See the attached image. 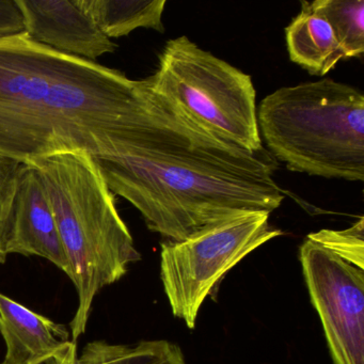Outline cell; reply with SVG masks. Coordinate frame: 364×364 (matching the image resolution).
I'll return each instance as SVG.
<instances>
[{
  "label": "cell",
  "mask_w": 364,
  "mask_h": 364,
  "mask_svg": "<svg viewBox=\"0 0 364 364\" xmlns=\"http://www.w3.org/2000/svg\"><path fill=\"white\" fill-rule=\"evenodd\" d=\"M29 165L48 191L77 291L78 308L70 323L76 342L86 331L95 296L121 280L141 255L95 157L63 153Z\"/></svg>",
  "instance_id": "obj_3"
},
{
  "label": "cell",
  "mask_w": 364,
  "mask_h": 364,
  "mask_svg": "<svg viewBox=\"0 0 364 364\" xmlns=\"http://www.w3.org/2000/svg\"><path fill=\"white\" fill-rule=\"evenodd\" d=\"M16 4L25 33L53 50L95 63L118 48L74 0H16Z\"/></svg>",
  "instance_id": "obj_8"
},
{
  "label": "cell",
  "mask_w": 364,
  "mask_h": 364,
  "mask_svg": "<svg viewBox=\"0 0 364 364\" xmlns=\"http://www.w3.org/2000/svg\"><path fill=\"white\" fill-rule=\"evenodd\" d=\"M106 37L129 36L138 28L164 33L161 21L166 0H74Z\"/></svg>",
  "instance_id": "obj_12"
},
{
  "label": "cell",
  "mask_w": 364,
  "mask_h": 364,
  "mask_svg": "<svg viewBox=\"0 0 364 364\" xmlns=\"http://www.w3.org/2000/svg\"><path fill=\"white\" fill-rule=\"evenodd\" d=\"M22 12L16 0H0V38L24 33Z\"/></svg>",
  "instance_id": "obj_17"
},
{
  "label": "cell",
  "mask_w": 364,
  "mask_h": 364,
  "mask_svg": "<svg viewBox=\"0 0 364 364\" xmlns=\"http://www.w3.org/2000/svg\"><path fill=\"white\" fill-rule=\"evenodd\" d=\"M95 159L110 191L170 242L242 213L274 212L284 200L279 161L265 146L249 151L208 133L148 78L127 153Z\"/></svg>",
  "instance_id": "obj_1"
},
{
  "label": "cell",
  "mask_w": 364,
  "mask_h": 364,
  "mask_svg": "<svg viewBox=\"0 0 364 364\" xmlns=\"http://www.w3.org/2000/svg\"><path fill=\"white\" fill-rule=\"evenodd\" d=\"M267 150L291 171L364 181V95L323 78L282 87L257 112Z\"/></svg>",
  "instance_id": "obj_4"
},
{
  "label": "cell",
  "mask_w": 364,
  "mask_h": 364,
  "mask_svg": "<svg viewBox=\"0 0 364 364\" xmlns=\"http://www.w3.org/2000/svg\"><path fill=\"white\" fill-rule=\"evenodd\" d=\"M270 213L246 212L210 225L182 242L161 244V278L174 316L195 329L200 308L234 266L282 235Z\"/></svg>",
  "instance_id": "obj_6"
},
{
  "label": "cell",
  "mask_w": 364,
  "mask_h": 364,
  "mask_svg": "<svg viewBox=\"0 0 364 364\" xmlns=\"http://www.w3.org/2000/svg\"><path fill=\"white\" fill-rule=\"evenodd\" d=\"M289 59L311 75L325 76L344 58L331 27L310 1L285 28Z\"/></svg>",
  "instance_id": "obj_11"
},
{
  "label": "cell",
  "mask_w": 364,
  "mask_h": 364,
  "mask_svg": "<svg viewBox=\"0 0 364 364\" xmlns=\"http://www.w3.org/2000/svg\"><path fill=\"white\" fill-rule=\"evenodd\" d=\"M48 364H186L178 345L166 340L141 341L136 345H114L95 341L78 357L77 349Z\"/></svg>",
  "instance_id": "obj_13"
},
{
  "label": "cell",
  "mask_w": 364,
  "mask_h": 364,
  "mask_svg": "<svg viewBox=\"0 0 364 364\" xmlns=\"http://www.w3.org/2000/svg\"><path fill=\"white\" fill-rule=\"evenodd\" d=\"M7 253L44 257L71 276L48 191L31 165L21 166Z\"/></svg>",
  "instance_id": "obj_9"
},
{
  "label": "cell",
  "mask_w": 364,
  "mask_h": 364,
  "mask_svg": "<svg viewBox=\"0 0 364 364\" xmlns=\"http://www.w3.org/2000/svg\"><path fill=\"white\" fill-rule=\"evenodd\" d=\"M308 240L329 249L345 261L364 269V218L342 231L323 229L308 235Z\"/></svg>",
  "instance_id": "obj_15"
},
{
  "label": "cell",
  "mask_w": 364,
  "mask_h": 364,
  "mask_svg": "<svg viewBox=\"0 0 364 364\" xmlns=\"http://www.w3.org/2000/svg\"><path fill=\"white\" fill-rule=\"evenodd\" d=\"M310 4L331 27L344 58L362 57L364 53V0H315Z\"/></svg>",
  "instance_id": "obj_14"
},
{
  "label": "cell",
  "mask_w": 364,
  "mask_h": 364,
  "mask_svg": "<svg viewBox=\"0 0 364 364\" xmlns=\"http://www.w3.org/2000/svg\"><path fill=\"white\" fill-rule=\"evenodd\" d=\"M22 164L0 159V263L7 259V245L14 219V200Z\"/></svg>",
  "instance_id": "obj_16"
},
{
  "label": "cell",
  "mask_w": 364,
  "mask_h": 364,
  "mask_svg": "<svg viewBox=\"0 0 364 364\" xmlns=\"http://www.w3.org/2000/svg\"><path fill=\"white\" fill-rule=\"evenodd\" d=\"M142 80L63 54L26 33L0 38V159L127 152Z\"/></svg>",
  "instance_id": "obj_2"
},
{
  "label": "cell",
  "mask_w": 364,
  "mask_h": 364,
  "mask_svg": "<svg viewBox=\"0 0 364 364\" xmlns=\"http://www.w3.org/2000/svg\"><path fill=\"white\" fill-rule=\"evenodd\" d=\"M148 80L155 92L208 133L246 150L264 148L250 76L185 36L166 43Z\"/></svg>",
  "instance_id": "obj_5"
},
{
  "label": "cell",
  "mask_w": 364,
  "mask_h": 364,
  "mask_svg": "<svg viewBox=\"0 0 364 364\" xmlns=\"http://www.w3.org/2000/svg\"><path fill=\"white\" fill-rule=\"evenodd\" d=\"M0 333L7 346L3 364H48L77 349L65 325L0 293Z\"/></svg>",
  "instance_id": "obj_10"
},
{
  "label": "cell",
  "mask_w": 364,
  "mask_h": 364,
  "mask_svg": "<svg viewBox=\"0 0 364 364\" xmlns=\"http://www.w3.org/2000/svg\"><path fill=\"white\" fill-rule=\"evenodd\" d=\"M299 259L332 364H364V269L308 238Z\"/></svg>",
  "instance_id": "obj_7"
},
{
  "label": "cell",
  "mask_w": 364,
  "mask_h": 364,
  "mask_svg": "<svg viewBox=\"0 0 364 364\" xmlns=\"http://www.w3.org/2000/svg\"><path fill=\"white\" fill-rule=\"evenodd\" d=\"M0 364H3V363H0Z\"/></svg>",
  "instance_id": "obj_18"
}]
</instances>
